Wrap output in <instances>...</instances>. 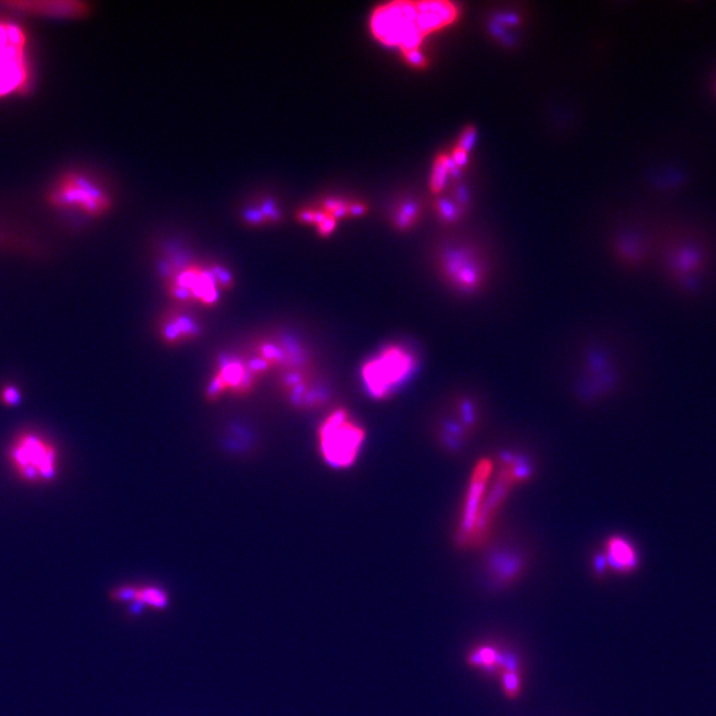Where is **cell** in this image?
Returning <instances> with one entry per match:
<instances>
[{
    "label": "cell",
    "instance_id": "5",
    "mask_svg": "<svg viewBox=\"0 0 716 716\" xmlns=\"http://www.w3.org/2000/svg\"><path fill=\"white\" fill-rule=\"evenodd\" d=\"M168 290L179 303H198L205 307L217 304L223 291L234 284L233 275L221 266L202 267L197 264L169 271Z\"/></svg>",
    "mask_w": 716,
    "mask_h": 716
},
{
    "label": "cell",
    "instance_id": "14",
    "mask_svg": "<svg viewBox=\"0 0 716 716\" xmlns=\"http://www.w3.org/2000/svg\"><path fill=\"white\" fill-rule=\"evenodd\" d=\"M113 600L128 606L132 614L146 609L165 610L170 605L168 591L156 584L121 585L112 592Z\"/></svg>",
    "mask_w": 716,
    "mask_h": 716
},
{
    "label": "cell",
    "instance_id": "22",
    "mask_svg": "<svg viewBox=\"0 0 716 716\" xmlns=\"http://www.w3.org/2000/svg\"><path fill=\"white\" fill-rule=\"evenodd\" d=\"M475 137H477L475 129L467 128L465 132H463L461 140H459L458 149L463 150V152L469 153L471 146H473L474 144Z\"/></svg>",
    "mask_w": 716,
    "mask_h": 716
},
{
    "label": "cell",
    "instance_id": "20",
    "mask_svg": "<svg viewBox=\"0 0 716 716\" xmlns=\"http://www.w3.org/2000/svg\"><path fill=\"white\" fill-rule=\"evenodd\" d=\"M22 401V390L14 384H4L0 388V404L12 408Z\"/></svg>",
    "mask_w": 716,
    "mask_h": 716
},
{
    "label": "cell",
    "instance_id": "12",
    "mask_svg": "<svg viewBox=\"0 0 716 716\" xmlns=\"http://www.w3.org/2000/svg\"><path fill=\"white\" fill-rule=\"evenodd\" d=\"M441 272L451 287L463 294H474L483 287L486 272L479 260L465 251H449L442 256Z\"/></svg>",
    "mask_w": 716,
    "mask_h": 716
},
{
    "label": "cell",
    "instance_id": "7",
    "mask_svg": "<svg viewBox=\"0 0 716 716\" xmlns=\"http://www.w3.org/2000/svg\"><path fill=\"white\" fill-rule=\"evenodd\" d=\"M27 35L19 24L0 20V99L26 92L31 84Z\"/></svg>",
    "mask_w": 716,
    "mask_h": 716
},
{
    "label": "cell",
    "instance_id": "6",
    "mask_svg": "<svg viewBox=\"0 0 716 716\" xmlns=\"http://www.w3.org/2000/svg\"><path fill=\"white\" fill-rule=\"evenodd\" d=\"M267 370L254 353H231L222 355L215 364L213 376L207 384L206 394L211 401L218 400L227 394L244 396L255 389L256 384Z\"/></svg>",
    "mask_w": 716,
    "mask_h": 716
},
{
    "label": "cell",
    "instance_id": "1",
    "mask_svg": "<svg viewBox=\"0 0 716 716\" xmlns=\"http://www.w3.org/2000/svg\"><path fill=\"white\" fill-rule=\"evenodd\" d=\"M458 7L449 2H393L373 11L370 31L388 47L402 54L419 51L426 36L441 31L458 19Z\"/></svg>",
    "mask_w": 716,
    "mask_h": 716
},
{
    "label": "cell",
    "instance_id": "11",
    "mask_svg": "<svg viewBox=\"0 0 716 716\" xmlns=\"http://www.w3.org/2000/svg\"><path fill=\"white\" fill-rule=\"evenodd\" d=\"M467 665L488 677L500 678L506 673H523L522 658L514 650L496 642H480L466 656Z\"/></svg>",
    "mask_w": 716,
    "mask_h": 716
},
{
    "label": "cell",
    "instance_id": "3",
    "mask_svg": "<svg viewBox=\"0 0 716 716\" xmlns=\"http://www.w3.org/2000/svg\"><path fill=\"white\" fill-rule=\"evenodd\" d=\"M418 366L416 351L404 343H392L364 362L360 370L362 388L373 400L392 397L412 378Z\"/></svg>",
    "mask_w": 716,
    "mask_h": 716
},
{
    "label": "cell",
    "instance_id": "19",
    "mask_svg": "<svg viewBox=\"0 0 716 716\" xmlns=\"http://www.w3.org/2000/svg\"><path fill=\"white\" fill-rule=\"evenodd\" d=\"M417 214L418 209L416 203H404V205L397 210L396 215H394V223H396V226L400 227L401 230L408 229L409 226H412L413 223L416 222Z\"/></svg>",
    "mask_w": 716,
    "mask_h": 716
},
{
    "label": "cell",
    "instance_id": "15",
    "mask_svg": "<svg viewBox=\"0 0 716 716\" xmlns=\"http://www.w3.org/2000/svg\"><path fill=\"white\" fill-rule=\"evenodd\" d=\"M201 335V321L183 309L166 312L158 323V337L169 347L190 343Z\"/></svg>",
    "mask_w": 716,
    "mask_h": 716
},
{
    "label": "cell",
    "instance_id": "17",
    "mask_svg": "<svg viewBox=\"0 0 716 716\" xmlns=\"http://www.w3.org/2000/svg\"><path fill=\"white\" fill-rule=\"evenodd\" d=\"M2 6L28 14L55 16V18H81L87 15L88 6L80 2H8Z\"/></svg>",
    "mask_w": 716,
    "mask_h": 716
},
{
    "label": "cell",
    "instance_id": "8",
    "mask_svg": "<svg viewBox=\"0 0 716 716\" xmlns=\"http://www.w3.org/2000/svg\"><path fill=\"white\" fill-rule=\"evenodd\" d=\"M48 201L58 209H75L92 217L107 213L112 205L107 191L92 178L80 173H68L61 177L48 195Z\"/></svg>",
    "mask_w": 716,
    "mask_h": 716
},
{
    "label": "cell",
    "instance_id": "21",
    "mask_svg": "<svg viewBox=\"0 0 716 716\" xmlns=\"http://www.w3.org/2000/svg\"><path fill=\"white\" fill-rule=\"evenodd\" d=\"M593 573L600 579H604L609 573L608 563H606L604 552H596L592 559Z\"/></svg>",
    "mask_w": 716,
    "mask_h": 716
},
{
    "label": "cell",
    "instance_id": "13",
    "mask_svg": "<svg viewBox=\"0 0 716 716\" xmlns=\"http://www.w3.org/2000/svg\"><path fill=\"white\" fill-rule=\"evenodd\" d=\"M527 559L518 549H496L487 555L484 572L488 583L496 589L508 588L526 572Z\"/></svg>",
    "mask_w": 716,
    "mask_h": 716
},
{
    "label": "cell",
    "instance_id": "9",
    "mask_svg": "<svg viewBox=\"0 0 716 716\" xmlns=\"http://www.w3.org/2000/svg\"><path fill=\"white\" fill-rule=\"evenodd\" d=\"M494 462L491 459H480L471 475L469 488L463 500L461 514L455 531V543L461 548H477L478 528L484 498L494 475Z\"/></svg>",
    "mask_w": 716,
    "mask_h": 716
},
{
    "label": "cell",
    "instance_id": "18",
    "mask_svg": "<svg viewBox=\"0 0 716 716\" xmlns=\"http://www.w3.org/2000/svg\"><path fill=\"white\" fill-rule=\"evenodd\" d=\"M455 169L458 168L454 165L450 156L438 157L437 161H435L433 174H431V190H433L434 193H441L443 187L446 185L447 177H449L451 173H454Z\"/></svg>",
    "mask_w": 716,
    "mask_h": 716
},
{
    "label": "cell",
    "instance_id": "4",
    "mask_svg": "<svg viewBox=\"0 0 716 716\" xmlns=\"http://www.w3.org/2000/svg\"><path fill=\"white\" fill-rule=\"evenodd\" d=\"M366 431L347 409L337 408L321 419L317 447L325 465L335 470L355 466L364 447Z\"/></svg>",
    "mask_w": 716,
    "mask_h": 716
},
{
    "label": "cell",
    "instance_id": "23",
    "mask_svg": "<svg viewBox=\"0 0 716 716\" xmlns=\"http://www.w3.org/2000/svg\"><path fill=\"white\" fill-rule=\"evenodd\" d=\"M404 58L409 64L414 65V67H425L427 63L425 55H422L421 51L406 52Z\"/></svg>",
    "mask_w": 716,
    "mask_h": 716
},
{
    "label": "cell",
    "instance_id": "10",
    "mask_svg": "<svg viewBox=\"0 0 716 716\" xmlns=\"http://www.w3.org/2000/svg\"><path fill=\"white\" fill-rule=\"evenodd\" d=\"M278 382L284 396L296 408H317L327 400L328 394L317 380L312 366L279 373Z\"/></svg>",
    "mask_w": 716,
    "mask_h": 716
},
{
    "label": "cell",
    "instance_id": "2",
    "mask_svg": "<svg viewBox=\"0 0 716 716\" xmlns=\"http://www.w3.org/2000/svg\"><path fill=\"white\" fill-rule=\"evenodd\" d=\"M14 478L28 486H48L59 478L63 455L55 439L38 427L16 431L4 450Z\"/></svg>",
    "mask_w": 716,
    "mask_h": 716
},
{
    "label": "cell",
    "instance_id": "16",
    "mask_svg": "<svg viewBox=\"0 0 716 716\" xmlns=\"http://www.w3.org/2000/svg\"><path fill=\"white\" fill-rule=\"evenodd\" d=\"M602 552H604L609 569L618 575H630V573L636 572L640 565V553H638L636 544L628 537L621 535L608 537Z\"/></svg>",
    "mask_w": 716,
    "mask_h": 716
}]
</instances>
